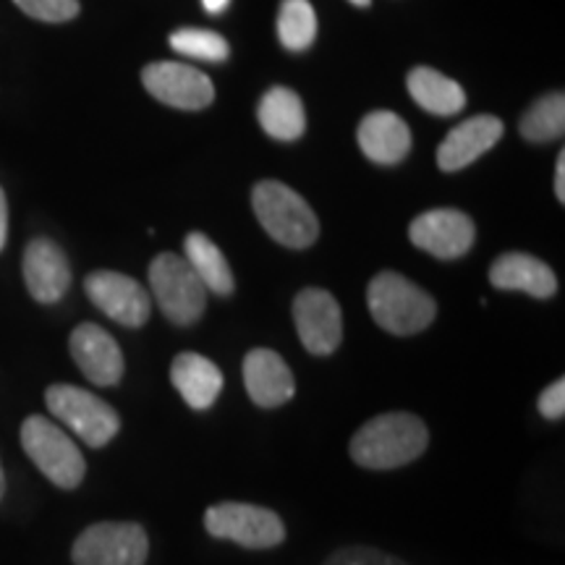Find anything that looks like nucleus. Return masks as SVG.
Masks as SVG:
<instances>
[{
  "label": "nucleus",
  "instance_id": "obj_1",
  "mask_svg": "<svg viewBox=\"0 0 565 565\" xmlns=\"http://www.w3.org/2000/svg\"><path fill=\"white\" fill-rule=\"evenodd\" d=\"M429 445L424 419L408 412H387L372 416L351 437L349 454L353 463L372 471H391L414 463Z\"/></svg>",
  "mask_w": 565,
  "mask_h": 565
},
{
  "label": "nucleus",
  "instance_id": "obj_2",
  "mask_svg": "<svg viewBox=\"0 0 565 565\" xmlns=\"http://www.w3.org/2000/svg\"><path fill=\"white\" fill-rule=\"evenodd\" d=\"M366 307L391 335H416L437 317V303L424 288L395 270L377 273L366 286Z\"/></svg>",
  "mask_w": 565,
  "mask_h": 565
},
{
  "label": "nucleus",
  "instance_id": "obj_3",
  "mask_svg": "<svg viewBox=\"0 0 565 565\" xmlns=\"http://www.w3.org/2000/svg\"><path fill=\"white\" fill-rule=\"evenodd\" d=\"M252 207L263 228L288 249H307L320 236V221L301 194L280 181L254 186Z\"/></svg>",
  "mask_w": 565,
  "mask_h": 565
},
{
  "label": "nucleus",
  "instance_id": "obj_4",
  "mask_svg": "<svg viewBox=\"0 0 565 565\" xmlns=\"http://www.w3.org/2000/svg\"><path fill=\"white\" fill-rule=\"evenodd\" d=\"M21 448L47 477V482L61 490H76L87 477V461H84L79 445L47 416H26L21 424Z\"/></svg>",
  "mask_w": 565,
  "mask_h": 565
},
{
  "label": "nucleus",
  "instance_id": "obj_5",
  "mask_svg": "<svg viewBox=\"0 0 565 565\" xmlns=\"http://www.w3.org/2000/svg\"><path fill=\"white\" fill-rule=\"evenodd\" d=\"M45 404L55 419L66 424L89 448H105L121 433V416L108 401L76 385H51L45 391Z\"/></svg>",
  "mask_w": 565,
  "mask_h": 565
},
{
  "label": "nucleus",
  "instance_id": "obj_6",
  "mask_svg": "<svg viewBox=\"0 0 565 565\" xmlns=\"http://www.w3.org/2000/svg\"><path fill=\"white\" fill-rule=\"evenodd\" d=\"M204 529L215 540L233 542L246 550H273L286 542V524L278 513L236 500L210 505L204 511Z\"/></svg>",
  "mask_w": 565,
  "mask_h": 565
},
{
  "label": "nucleus",
  "instance_id": "obj_7",
  "mask_svg": "<svg viewBox=\"0 0 565 565\" xmlns=\"http://www.w3.org/2000/svg\"><path fill=\"white\" fill-rule=\"evenodd\" d=\"M150 288L162 315L179 328L194 324L207 307V288L181 254L162 252L152 259Z\"/></svg>",
  "mask_w": 565,
  "mask_h": 565
},
{
  "label": "nucleus",
  "instance_id": "obj_8",
  "mask_svg": "<svg viewBox=\"0 0 565 565\" xmlns=\"http://www.w3.org/2000/svg\"><path fill=\"white\" fill-rule=\"evenodd\" d=\"M150 536L137 521H100L76 536L71 547L74 565H145Z\"/></svg>",
  "mask_w": 565,
  "mask_h": 565
},
{
  "label": "nucleus",
  "instance_id": "obj_9",
  "mask_svg": "<svg viewBox=\"0 0 565 565\" xmlns=\"http://www.w3.org/2000/svg\"><path fill=\"white\" fill-rule=\"evenodd\" d=\"M296 333L312 356H330L343 341L341 303L324 288H303L294 299Z\"/></svg>",
  "mask_w": 565,
  "mask_h": 565
},
{
  "label": "nucleus",
  "instance_id": "obj_10",
  "mask_svg": "<svg viewBox=\"0 0 565 565\" xmlns=\"http://www.w3.org/2000/svg\"><path fill=\"white\" fill-rule=\"evenodd\" d=\"M84 291L89 301L116 320L124 328H141L152 315L150 294L139 286L129 275L116 270H97L87 275L84 280Z\"/></svg>",
  "mask_w": 565,
  "mask_h": 565
},
{
  "label": "nucleus",
  "instance_id": "obj_11",
  "mask_svg": "<svg viewBox=\"0 0 565 565\" xmlns=\"http://www.w3.org/2000/svg\"><path fill=\"white\" fill-rule=\"evenodd\" d=\"M147 92L179 110H202L215 100V87L200 68L179 61H158L141 71Z\"/></svg>",
  "mask_w": 565,
  "mask_h": 565
},
{
  "label": "nucleus",
  "instance_id": "obj_12",
  "mask_svg": "<svg viewBox=\"0 0 565 565\" xmlns=\"http://www.w3.org/2000/svg\"><path fill=\"white\" fill-rule=\"evenodd\" d=\"M408 238L416 249L433 254L437 259H458L475 246V221L461 210H429L408 225Z\"/></svg>",
  "mask_w": 565,
  "mask_h": 565
},
{
  "label": "nucleus",
  "instance_id": "obj_13",
  "mask_svg": "<svg viewBox=\"0 0 565 565\" xmlns=\"http://www.w3.org/2000/svg\"><path fill=\"white\" fill-rule=\"evenodd\" d=\"M71 356L89 383L113 387L124 377V353L108 330L100 324L84 322L71 333Z\"/></svg>",
  "mask_w": 565,
  "mask_h": 565
},
{
  "label": "nucleus",
  "instance_id": "obj_14",
  "mask_svg": "<svg viewBox=\"0 0 565 565\" xmlns=\"http://www.w3.org/2000/svg\"><path fill=\"white\" fill-rule=\"evenodd\" d=\"M244 385L259 408L286 406L296 395L291 366L273 349H252L244 359Z\"/></svg>",
  "mask_w": 565,
  "mask_h": 565
},
{
  "label": "nucleus",
  "instance_id": "obj_15",
  "mask_svg": "<svg viewBox=\"0 0 565 565\" xmlns=\"http://www.w3.org/2000/svg\"><path fill=\"white\" fill-rule=\"evenodd\" d=\"M24 282L34 301H61L71 286V265L66 252L51 238H34L24 252Z\"/></svg>",
  "mask_w": 565,
  "mask_h": 565
},
{
  "label": "nucleus",
  "instance_id": "obj_16",
  "mask_svg": "<svg viewBox=\"0 0 565 565\" xmlns=\"http://www.w3.org/2000/svg\"><path fill=\"white\" fill-rule=\"evenodd\" d=\"M503 137V121L494 116H475L469 121L458 124L448 137L443 139L440 150H437V166L445 173L461 171L471 162L490 152Z\"/></svg>",
  "mask_w": 565,
  "mask_h": 565
},
{
  "label": "nucleus",
  "instance_id": "obj_17",
  "mask_svg": "<svg viewBox=\"0 0 565 565\" xmlns=\"http://www.w3.org/2000/svg\"><path fill=\"white\" fill-rule=\"evenodd\" d=\"M490 282L500 291H521L534 299H553L557 278L553 267L524 252H505L490 265Z\"/></svg>",
  "mask_w": 565,
  "mask_h": 565
},
{
  "label": "nucleus",
  "instance_id": "obj_18",
  "mask_svg": "<svg viewBox=\"0 0 565 565\" xmlns=\"http://www.w3.org/2000/svg\"><path fill=\"white\" fill-rule=\"evenodd\" d=\"M171 383L189 408L207 412L221 398L225 377L212 359L194 351H183L171 364Z\"/></svg>",
  "mask_w": 565,
  "mask_h": 565
},
{
  "label": "nucleus",
  "instance_id": "obj_19",
  "mask_svg": "<svg viewBox=\"0 0 565 565\" xmlns=\"http://www.w3.org/2000/svg\"><path fill=\"white\" fill-rule=\"evenodd\" d=\"M359 147L380 166H395L412 150V131L401 116L391 110H374L359 124Z\"/></svg>",
  "mask_w": 565,
  "mask_h": 565
},
{
  "label": "nucleus",
  "instance_id": "obj_20",
  "mask_svg": "<svg viewBox=\"0 0 565 565\" xmlns=\"http://www.w3.org/2000/svg\"><path fill=\"white\" fill-rule=\"evenodd\" d=\"M183 259H186L189 267L196 273V278L202 280V286L207 291L217 296H231L233 288H236V278H233V270L221 252V246L212 242L210 236H204L200 231H192L183 242Z\"/></svg>",
  "mask_w": 565,
  "mask_h": 565
},
{
  "label": "nucleus",
  "instance_id": "obj_21",
  "mask_svg": "<svg viewBox=\"0 0 565 565\" xmlns=\"http://www.w3.org/2000/svg\"><path fill=\"white\" fill-rule=\"evenodd\" d=\"M259 124L265 134L278 141H296L307 129V113H303L301 97L288 87H273L259 100Z\"/></svg>",
  "mask_w": 565,
  "mask_h": 565
},
{
  "label": "nucleus",
  "instance_id": "obj_22",
  "mask_svg": "<svg viewBox=\"0 0 565 565\" xmlns=\"http://www.w3.org/2000/svg\"><path fill=\"white\" fill-rule=\"evenodd\" d=\"M406 87L412 97L422 105L424 110L435 113V116H454V113L463 110L466 92L458 82L448 79L440 71L419 66L408 74Z\"/></svg>",
  "mask_w": 565,
  "mask_h": 565
},
{
  "label": "nucleus",
  "instance_id": "obj_23",
  "mask_svg": "<svg viewBox=\"0 0 565 565\" xmlns=\"http://www.w3.org/2000/svg\"><path fill=\"white\" fill-rule=\"evenodd\" d=\"M278 38L282 47L301 53L317 38V13L309 0H282L278 17Z\"/></svg>",
  "mask_w": 565,
  "mask_h": 565
},
{
  "label": "nucleus",
  "instance_id": "obj_24",
  "mask_svg": "<svg viewBox=\"0 0 565 565\" xmlns=\"http://www.w3.org/2000/svg\"><path fill=\"white\" fill-rule=\"evenodd\" d=\"M565 131V97L563 92L536 100L521 118V137L529 141H553Z\"/></svg>",
  "mask_w": 565,
  "mask_h": 565
},
{
  "label": "nucleus",
  "instance_id": "obj_25",
  "mask_svg": "<svg viewBox=\"0 0 565 565\" xmlns=\"http://www.w3.org/2000/svg\"><path fill=\"white\" fill-rule=\"evenodd\" d=\"M171 47L186 58L221 63L228 58V42L210 30H179L171 34Z\"/></svg>",
  "mask_w": 565,
  "mask_h": 565
},
{
  "label": "nucleus",
  "instance_id": "obj_26",
  "mask_svg": "<svg viewBox=\"0 0 565 565\" xmlns=\"http://www.w3.org/2000/svg\"><path fill=\"white\" fill-rule=\"evenodd\" d=\"M13 3L32 19L53 21V24H61L79 13V0H13Z\"/></svg>",
  "mask_w": 565,
  "mask_h": 565
},
{
  "label": "nucleus",
  "instance_id": "obj_27",
  "mask_svg": "<svg viewBox=\"0 0 565 565\" xmlns=\"http://www.w3.org/2000/svg\"><path fill=\"white\" fill-rule=\"evenodd\" d=\"M322 565H408V563L401 561V557H395V555H387L377 547L353 545V547L335 550V553L330 555Z\"/></svg>",
  "mask_w": 565,
  "mask_h": 565
},
{
  "label": "nucleus",
  "instance_id": "obj_28",
  "mask_svg": "<svg viewBox=\"0 0 565 565\" xmlns=\"http://www.w3.org/2000/svg\"><path fill=\"white\" fill-rule=\"evenodd\" d=\"M536 412H540L550 422H561L565 414V380H555L553 385H547L545 391L540 393V401H536Z\"/></svg>",
  "mask_w": 565,
  "mask_h": 565
},
{
  "label": "nucleus",
  "instance_id": "obj_29",
  "mask_svg": "<svg viewBox=\"0 0 565 565\" xmlns=\"http://www.w3.org/2000/svg\"><path fill=\"white\" fill-rule=\"evenodd\" d=\"M555 194H557V200L565 202V152L557 154V166H555Z\"/></svg>",
  "mask_w": 565,
  "mask_h": 565
},
{
  "label": "nucleus",
  "instance_id": "obj_30",
  "mask_svg": "<svg viewBox=\"0 0 565 565\" xmlns=\"http://www.w3.org/2000/svg\"><path fill=\"white\" fill-rule=\"evenodd\" d=\"M6 238H9V204H6V194L0 189V249L6 246Z\"/></svg>",
  "mask_w": 565,
  "mask_h": 565
},
{
  "label": "nucleus",
  "instance_id": "obj_31",
  "mask_svg": "<svg viewBox=\"0 0 565 565\" xmlns=\"http://www.w3.org/2000/svg\"><path fill=\"white\" fill-rule=\"evenodd\" d=\"M228 3L231 0H202L204 11L207 13H223L225 9H228Z\"/></svg>",
  "mask_w": 565,
  "mask_h": 565
},
{
  "label": "nucleus",
  "instance_id": "obj_32",
  "mask_svg": "<svg viewBox=\"0 0 565 565\" xmlns=\"http://www.w3.org/2000/svg\"><path fill=\"white\" fill-rule=\"evenodd\" d=\"M6 494V475H3V463H0V500H3Z\"/></svg>",
  "mask_w": 565,
  "mask_h": 565
},
{
  "label": "nucleus",
  "instance_id": "obj_33",
  "mask_svg": "<svg viewBox=\"0 0 565 565\" xmlns=\"http://www.w3.org/2000/svg\"><path fill=\"white\" fill-rule=\"evenodd\" d=\"M351 3H353V6H362V9H366V6H370L372 0H351Z\"/></svg>",
  "mask_w": 565,
  "mask_h": 565
}]
</instances>
